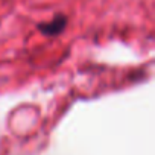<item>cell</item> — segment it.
<instances>
[{
    "mask_svg": "<svg viewBox=\"0 0 155 155\" xmlns=\"http://www.w3.org/2000/svg\"><path fill=\"white\" fill-rule=\"evenodd\" d=\"M67 26V17L62 15V14H58L55 15L50 21H46V23H40L38 25V29L47 35V37H55V35H59Z\"/></svg>",
    "mask_w": 155,
    "mask_h": 155,
    "instance_id": "obj_1",
    "label": "cell"
}]
</instances>
